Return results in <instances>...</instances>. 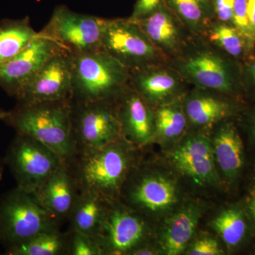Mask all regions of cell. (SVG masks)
Masks as SVG:
<instances>
[{
  "instance_id": "obj_12",
  "label": "cell",
  "mask_w": 255,
  "mask_h": 255,
  "mask_svg": "<svg viewBox=\"0 0 255 255\" xmlns=\"http://www.w3.org/2000/svg\"><path fill=\"white\" fill-rule=\"evenodd\" d=\"M71 58L68 52L55 55L15 98L20 102L71 101Z\"/></svg>"
},
{
  "instance_id": "obj_34",
  "label": "cell",
  "mask_w": 255,
  "mask_h": 255,
  "mask_svg": "<svg viewBox=\"0 0 255 255\" xmlns=\"http://www.w3.org/2000/svg\"><path fill=\"white\" fill-rule=\"evenodd\" d=\"M244 208L251 222L252 234L255 235V186L248 191Z\"/></svg>"
},
{
  "instance_id": "obj_15",
  "label": "cell",
  "mask_w": 255,
  "mask_h": 255,
  "mask_svg": "<svg viewBox=\"0 0 255 255\" xmlns=\"http://www.w3.org/2000/svg\"><path fill=\"white\" fill-rule=\"evenodd\" d=\"M79 193L68 164L64 162L35 194L42 205L62 223L68 219Z\"/></svg>"
},
{
  "instance_id": "obj_10",
  "label": "cell",
  "mask_w": 255,
  "mask_h": 255,
  "mask_svg": "<svg viewBox=\"0 0 255 255\" xmlns=\"http://www.w3.org/2000/svg\"><path fill=\"white\" fill-rule=\"evenodd\" d=\"M101 50L129 70H139L155 55L152 42L135 21L112 19L102 40Z\"/></svg>"
},
{
  "instance_id": "obj_31",
  "label": "cell",
  "mask_w": 255,
  "mask_h": 255,
  "mask_svg": "<svg viewBox=\"0 0 255 255\" xmlns=\"http://www.w3.org/2000/svg\"><path fill=\"white\" fill-rule=\"evenodd\" d=\"M190 255H221L224 251L221 248L219 242L211 236H203L198 238L186 253Z\"/></svg>"
},
{
  "instance_id": "obj_1",
  "label": "cell",
  "mask_w": 255,
  "mask_h": 255,
  "mask_svg": "<svg viewBox=\"0 0 255 255\" xmlns=\"http://www.w3.org/2000/svg\"><path fill=\"white\" fill-rule=\"evenodd\" d=\"M124 138L101 147L77 149L68 162L80 191H89L109 203L120 201L124 184L137 166L136 149Z\"/></svg>"
},
{
  "instance_id": "obj_16",
  "label": "cell",
  "mask_w": 255,
  "mask_h": 255,
  "mask_svg": "<svg viewBox=\"0 0 255 255\" xmlns=\"http://www.w3.org/2000/svg\"><path fill=\"white\" fill-rule=\"evenodd\" d=\"M215 162L228 182H236L245 166L244 144L233 124H223L212 140Z\"/></svg>"
},
{
  "instance_id": "obj_5",
  "label": "cell",
  "mask_w": 255,
  "mask_h": 255,
  "mask_svg": "<svg viewBox=\"0 0 255 255\" xmlns=\"http://www.w3.org/2000/svg\"><path fill=\"white\" fill-rule=\"evenodd\" d=\"M111 21L75 12L65 5H59L55 8L49 21L39 33L57 42L69 54H80L101 49Z\"/></svg>"
},
{
  "instance_id": "obj_20",
  "label": "cell",
  "mask_w": 255,
  "mask_h": 255,
  "mask_svg": "<svg viewBox=\"0 0 255 255\" xmlns=\"http://www.w3.org/2000/svg\"><path fill=\"white\" fill-rule=\"evenodd\" d=\"M38 36L28 16L0 20V66L22 51Z\"/></svg>"
},
{
  "instance_id": "obj_25",
  "label": "cell",
  "mask_w": 255,
  "mask_h": 255,
  "mask_svg": "<svg viewBox=\"0 0 255 255\" xmlns=\"http://www.w3.org/2000/svg\"><path fill=\"white\" fill-rule=\"evenodd\" d=\"M150 41L164 47H172L177 32L170 15L162 6L143 19L135 21Z\"/></svg>"
},
{
  "instance_id": "obj_8",
  "label": "cell",
  "mask_w": 255,
  "mask_h": 255,
  "mask_svg": "<svg viewBox=\"0 0 255 255\" xmlns=\"http://www.w3.org/2000/svg\"><path fill=\"white\" fill-rule=\"evenodd\" d=\"M71 118L78 148L103 147L124 138L116 102H71Z\"/></svg>"
},
{
  "instance_id": "obj_17",
  "label": "cell",
  "mask_w": 255,
  "mask_h": 255,
  "mask_svg": "<svg viewBox=\"0 0 255 255\" xmlns=\"http://www.w3.org/2000/svg\"><path fill=\"white\" fill-rule=\"evenodd\" d=\"M202 214L200 206L190 204L178 211L166 223L161 236L164 254L177 255L185 251Z\"/></svg>"
},
{
  "instance_id": "obj_24",
  "label": "cell",
  "mask_w": 255,
  "mask_h": 255,
  "mask_svg": "<svg viewBox=\"0 0 255 255\" xmlns=\"http://www.w3.org/2000/svg\"><path fill=\"white\" fill-rule=\"evenodd\" d=\"M231 106L223 101L206 96L193 97L186 104L189 121L199 127H207L226 118L232 112Z\"/></svg>"
},
{
  "instance_id": "obj_29",
  "label": "cell",
  "mask_w": 255,
  "mask_h": 255,
  "mask_svg": "<svg viewBox=\"0 0 255 255\" xmlns=\"http://www.w3.org/2000/svg\"><path fill=\"white\" fill-rule=\"evenodd\" d=\"M68 234V255H102L92 236L72 230H69Z\"/></svg>"
},
{
  "instance_id": "obj_3",
  "label": "cell",
  "mask_w": 255,
  "mask_h": 255,
  "mask_svg": "<svg viewBox=\"0 0 255 255\" xmlns=\"http://www.w3.org/2000/svg\"><path fill=\"white\" fill-rule=\"evenodd\" d=\"M70 55L71 102H116L127 90L130 71L104 50Z\"/></svg>"
},
{
  "instance_id": "obj_28",
  "label": "cell",
  "mask_w": 255,
  "mask_h": 255,
  "mask_svg": "<svg viewBox=\"0 0 255 255\" xmlns=\"http://www.w3.org/2000/svg\"><path fill=\"white\" fill-rule=\"evenodd\" d=\"M181 17L189 23H198L209 9V0H167Z\"/></svg>"
},
{
  "instance_id": "obj_33",
  "label": "cell",
  "mask_w": 255,
  "mask_h": 255,
  "mask_svg": "<svg viewBox=\"0 0 255 255\" xmlns=\"http://www.w3.org/2000/svg\"><path fill=\"white\" fill-rule=\"evenodd\" d=\"M235 0H214L216 14L224 22L232 21Z\"/></svg>"
},
{
  "instance_id": "obj_39",
  "label": "cell",
  "mask_w": 255,
  "mask_h": 255,
  "mask_svg": "<svg viewBox=\"0 0 255 255\" xmlns=\"http://www.w3.org/2000/svg\"></svg>"
},
{
  "instance_id": "obj_13",
  "label": "cell",
  "mask_w": 255,
  "mask_h": 255,
  "mask_svg": "<svg viewBox=\"0 0 255 255\" xmlns=\"http://www.w3.org/2000/svg\"><path fill=\"white\" fill-rule=\"evenodd\" d=\"M174 167L199 185H214L219 178L216 168L212 140L205 135H191L184 139L171 152Z\"/></svg>"
},
{
  "instance_id": "obj_2",
  "label": "cell",
  "mask_w": 255,
  "mask_h": 255,
  "mask_svg": "<svg viewBox=\"0 0 255 255\" xmlns=\"http://www.w3.org/2000/svg\"><path fill=\"white\" fill-rule=\"evenodd\" d=\"M3 122L16 133L36 139L68 164L76 153L71 101L20 102L4 114Z\"/></svg>"
},
{
  "instance_id": "obj_22",
  "label": "cell",
  "mask_w": 255,
  "mask_h": 255,
  "mask_svg": "<svg viewBox=\"0 0 255 255\" xmlns=\"http://www.w3.org/2000/svg\"><path fill=\"white\" fill-rule=\"evenodd\" d=\"M132 90L148 103H157L173 93L177 87L175 79L165 72L147 71L145 68L134 70Z\"/></svg>"
},
{
  "instance_id": "obj_9",
  "label": "cell",
  "mask_w": 255,
  "mask_h": 255,
  "mask_svg": "<svg viewBox=\"0 0 255 255\" xmlns=\"http://www.w3.org/2000/svg\"><path fill=\"white\" fill-rule=\"evenodd\" d=\"M120 201L143 216L158 214L177 203V189L165 176L135 168L122 188Z\"/></svg>"
},
{
  "instance_id": "obj_21",
  "label": "cell",
  "mask_w": 255,
  "mask_h": 255,
  "mask_svg": "<svg viewBox=\"0 0 255 255\" xmlns=\"http://www.w3.org/2000/svg\"><path fill=\"white\" fill-rule=\"evenodd\" d=\"M211 226L229 249L236 250L252 233L251 225L245 208L233 205L223 209L213 220Z\"/></svg>"
},
{
  "instance_id": "obj_37",
  "label": "cell",
  "mask_w": 255,
  "mask_h": 255,
  "mask_svg": "<svg viewBox=\"0 0 255 255\" xmlns=\"http://www.w3.org/2000/svg\"><path fill=\"white\" fill-rule=\"evenodd\" d=\"M6 113V111L1 110L0 109V121H2L4 118V114ZM3 177V167L1 164V159H0V180H1Z\"/></svg>"
},
{
  "instance_id": "obj_36",
  "label": "cell",
  "mask_w": 255,
  "mask_h": 255,
  "mask_svg": "<svg viewBox=\"0 0 255 255\" xmlns=\"http://www.w3.org/2000/svg\"><path fill=\"white\" fill-rule=\"evenodd\" d=\"M248 132L252 143L255 146V110L251 114L248 121Z\"/></svg>"
},
{
  "instance_id": "obj_35",
  "label": "cell",
  "mask_w": 255,
  "mask_h": 255,
  "mask_svg": "<svg viewBox=\"0 0 255 255\" xmlns=\"http://www.w3.org/2000/svg\"><path fill=\"white\" fill-rule=\"evenodd\" d=\"M246 4L252 33L255 41V0H246Z\"/></svg>"
},
{
  "instance_id": "obj_23",
  "label": "cell",
  "mask_w": 255,
  "mask_h": 255,
  "mask_svg": "<svg viewBox=\"0 0 255 255\" xmlns=\"http://www.w3.org/2000/svg\"><path fill=\"white\" fill-rule=\"evenodd\" d=\"M68 232L58 229L44 231L27 241L6 248L7 255H68Z\"/></svg>"
},
{
  "instance_id": "obj_11",
  "label": "cell",
  "mask_w": 255,
  "mask_h": 255,
  "mask_svg": "<svg viewBox=\"0 0 255 255\" xmlns=\"http://www.w3.org/2000/svg\"><path fill=\"white\" fill-rule=\"evenodd\" d=\"M65 51L57 42L38 32V36L22 51L0 66V87L16 97L47 62Z\"/></svg>"
},
{
  "instance_id": "obj_30",
  "label": "cell",
  "mask_w": 255,
  "mask_h": 255,
  "mask_svg": "<svg viewBox=\"0 0 255 255\" xmlns=\"http://www.w3.org/2000/svg\"><path fill=\"white\" fill-rule=\"evenodd\" d=\"M232 21L236 26V30L247 41L248 46H252L255 43V40L252 33L251 24L247 11L246 0H235Z\"/></svg>"
},
{
  "instance_id": "obj_27",
  "label": "cell",
  "mask_w": 255,
  "mask_h": 255,
  "mask_svg": "<svg viewBox=\"0 0 255 255\" xmlns=\"http://www.w3.org/2000/svg\"><path fill=\"white\" fill-rule=\"evenodd\" d=\"M211 38L228 54L234 57L243 54L245 39L236 28L227 25H218L212 30Z\"/></svg>"
},
{
  "instance_id": "obj_6",
  "label": "cell",
  "mask_w": 255,
  "mask_h": 255,
  "mask_svg": "<svg viewBox=\"0 0 255 255\" xmlns=\"http://www.w3.org/2000/svg\"><path fill=\"white\" fill-rule=\"evenodd\" d=\"M64 162L48 146L18 133L10 144L4 158L16 187L31 193L39 190Z\"/></svg>"
},
{
  "instance_id": "obj_4",
  "label": "cell",
  "mask_w": 255,
  "mask_h": 255,
  "mask_svg": "<svg viewBox=\"0 0 255 255\" xmlns=\"http://www.w3.org/2000/svg\"><path fill=\"white\" fill-rule=\"evenodd\" d=\"M60 224L35 193L16 187L0 198V243L6 249Z\"/></svg>"
},
{
  "instance_id": "obj_14",
  "label": "cell",
  "mask_w": 255,
  "mask_h": 255,
  "mask_svg": "<svg viewBox=\"0 0 255 255\" xmlns=\"http://www.w3.org/2000/svg\"><path fill=\"white\" fill-rule=\"evenodd\" d=\"M122 135L137 147L147 145L154 138L155 114L137 92L127 89L116 101Z\"/></svg>"
},
{
  "instance_id": "obj_32",
  "label": "cell",
  "mask_w": 255,
  "mask_h": 255,
  "mask_svg": "<svg viewBox=\"0 0 255 255\" xmlns=\"http://www.w3.org/2000/svg\"><path fill=\"white\" fill-rule=\"evenodd\" d=\"M163 0H137L131 17L129 19L136 21L143 19L162 6Z\"/></svg>"
},
{
  "instance_id": "obj_18",
  "label": "cell",
  "mask_w": 255,
  "mask_h": 255,
  "mask_svg": "<svg viewBox=\"0 0 255 255\" xmlns=\"http://www.w3.org/2000/svg\"><path fill=\"white\" fill-rule=\"evenodd\" d=\"M187 73L199 85L219 90L230 92L234 88V80L229 67L219 56L202 53L193 57L185 64Z\"/></svg>"
},
{
  "instance_id": "obj_7",
  "label": "cell",
  "mask_w": 255,
  "mask_h": 255,
  "mask_svg": "<svg viewBox=\"0 0 255 255\" xmlns=\"http://www.w3.org/2000/svg\"><path fill=\"white\" fill-rule=\"evenodd\" d=\"M149 233L145 216L118 201L110 204L94 239L102 255H130L147 244Z\"/></svg>"
},
{
  "instance_id": "obj_19",
  "label": "cell",
  "mask_w": 255,
  "mask_h": 255,
  "mask_svg": "<svg viewBox=\"0 0 255 255\" xmlns=\"http://www.w3.org/2000/svg\"><path fill=\"white\" fill-rule=\"evenodd\" d=\"M110 204L97 194L89 191H80L68 218L70 230L95 237Z\"/></svg>"
},
{
  "instance_id": "obj_38",
  "label": "cell",
  "mask_w": 255,
  "mask_h": 255,
  "mask_svg": "<svg viewBox=\"0 0 255 255\" xmlns=\"http://www.w3.org/2000/svg\"><path fill=\"white\" fill-rule=\"evenodd\" d=\"M251 73L252 79H253V84L255 86V62L253 63V66L251 69Z\"/></svg>"
},
{
  "instance_id": "obj_26",
  "label": "cell",
  "mask_w": 255,
  "mask_h": 255,
  "mask_svg": "<svg viewBox=\"0 0 255 255\" xmlns=\"http://www.w3.org/2000/svg\"><path fill=\"white\" fill-rule=\"evenodd\" d=\"M155 137L164 140H172L180 136L185 130V114L175 105L161 107L155 114Z\"/></svg>"
}]
</instances>
